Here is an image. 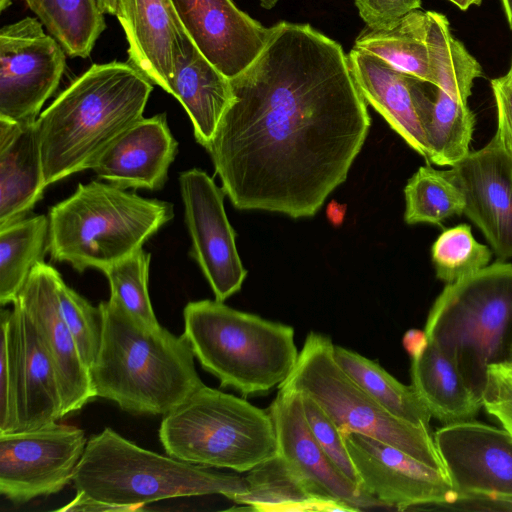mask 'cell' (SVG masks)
Listing matches in <instances>:
<instances>
[{
    "instance_id": "obj_20",
    "label": "cell",
    "mask_w": 512,
    "mask_h": 512,
    "mask_svg": "<svg viewBox=\"0 0 512 512\" xmlns=\"http://www.w3.org/2000/svg\"><path fill=\"white\" fill-rule=\"evenodd\" d=\"M177 150L165 113L143 117L120 134L91 169L100 179L123 189L159 190L168 179Z\"/></svg>"
},
{
    "instance_id": "obj_22",
    "label": "cell",
    "mask_w": 512,
    "mask_h": 512,
    "mask_svg": "<svg viewBox=\"0 0 512 512\" xmlns=\"http://www.w3.org/2000/svg\"><path fill=\"white\" fill-rule=\"evenodd\" d=\"M36 121L0 119V228L27 217L47 187Z\"/></svg>"
},
{
    "instance_id": "obj_40",
    "label": "cell",
    "mask_w": 512,
    "mask_h": 512,
    "mask_svg": "<svg viewBox=\"0 0 512 512\" xmlns=\"http://www.w3.org/2000/svg\"><path fill=\"white\" fill-rule=\"evenodd\" d=\"M491 89L497 111V132L512 156V87L501 78L491 80Z\"/></svg>"
},
{
    "instance_id": "obj_42",
    "label": "cell",
    "mask_w": 512,
    "mask_h": 512,
    "mask_svg": "<svg viewBox=\"0 0 512 512\" xmlns=\"http://www.w3.org/2000/svg\"><path fill=\"white\" fill-rule=\"evenodd\" d=\"M429 340L425 330H408L403 337V346L411 357L420 353L428 344Z\"/></svg>"
},
{
    "instance_id": "obj_25",
    "label": "cell",
    "mask_w": 512,
    "mask_h": 512,
    "mask_svg": "<svg viewBox=\"0 0 512 512\" xmlns=\"http://www.w3.org/2000/svg\"><path fill=\"white\" fill-rule=\"evenodd\" d=\"M429 86L428 82L411 79L416 111L428 146L426 163L451 167L470 152L475 117L467 102L454 99L436 86L431 98Z\"/></svg>"
},
{
    "instance_id": "obj_28",
    "label": "cell",
    "mask_w": 512,
    "mask_h": 512,
    "mask_svg": "<svg viewBox=\"0 0 512 512\" xmlns=\"http://www.w3.org/2000/svg\"><path fill=\"white\" fill-rule=\"evenodd\" d=\"M353 48L372 54L396 70L432 84L427 46V11L413 10L387 30L366 27Z\"/></svg>"
},
{
    "instance_id": "obj_13",
    "label": "cell",
    "mask_w": 512,
    "mask_h": 512,
    "mask_svg": "<svg viewBox=\"0 0 512 512\" xmlns=\"http://www.w3.org/2000/svg\"><path fill=\"white\" fill-rule=\"evenodd\" d=\"M341 434L361 489L382 506L432 508L458 497L443 471L375 438L355 432Z\"/></svg>"
},
{
    "instance_id": "obj_45",
    "label": "cell",
    "mask_w": 512,
    "mask_h": 512,
    "mask_svg": "<svg viewBox=\"0 0 512 512\" xmlns=\"http://www.w3.org/2000/svg\"><path fill=\"white\" fill-rule=\"evenodd\" d=\"M461 10H467L471 5H480L482 0H449Z\"/></svg>"
},
{
    "instance_id": "obj_44",
    "label": "cell",
    "mask_w": 512,
    "mask_h": 512,
    "mask_svg": "<svg viewBox=\"0 0 512 512\" xmlns=\"http://www.w3.org/2000/svg\"><path fill=\"white\" fill-rule=\"evenodd\" d=\"M97 5L104 15L116 14V0H97Z\"/></svg>"
},
{
    "instance_id": "obj_6",
    "label": "cell",
    "mask_w": 512,
    "mask_h": 512,
    "mask_svg": "<svg viewBox=\"0 0 512 512\" xmlns=\"http://www.w3.org/2000/svg\"><path fill=\"white\" fill-rule=\"evenodd\" d=\"M425 332L482 401L488 367L512 363V263L499 260L447 284Z\"/></svg>"
},
{
    "instance_id": "obj_32",
    "label": "cell",
    "mask_w": 512,
    "mask_h": 512,
    "mask_svg": "<svg viewBox=\"0 0 512 512\" xmlns=\"http://www.w3.org/2000/svg\"><path fill=\"white\" fill-rule=\"evenodd\" d=\"M427 46L432 84L454 99L467 102L474 80L482 76V67L451 34L444 14L427 11Z\"/></svg>"
},
{
    "instance_id": "obj_23",
    "label": "cell",
    "mask_w": 512,
    "mask_h": 512,
    "mask_svg": "<svg viewBox=\"0 0 512 512\" xmlns=\"http://www.w3.org/2000/svg\"><path fill=\"white\" fill-rule=\"evenodd\" d=\"M129 63L168 93L173 71L176 12L170 0H116Z\"/></svg>"
},
{
    "instance_id": "obj_46",
    "label": "cell",
    "mask_w": 512,
    "mask_h": 512,
    "mask_svg": "<svg viewBox=\"0 0 512 512\" xmlns=\"http://www.w3.org/2000/svg\"><path fill=\"white\" fill-rule=\"evenodd\" d=\"M502 5L509 23V27L512 30V0H501Z\"/></svg>"
},
{
    "instance_id": "obj_14",
    "label": "cell",
    "mask_w": 512,
    "mask_h": 512,
    "mask_svg": "<svg viewBox=\"0 0 512 512\" xmlns=\"http://www.w3.org/2000/svg\"><path fill=\"white\" fill-rule=\"evenodd\" d=\"M191 256L207 279L215 299L224 302L238 292L247 276L238 255L235 231L224 209V191L203 170L179 176Z\"/></svg>"
},
{
    "instance_id": "obj_3",
    "label": "cell",
    "mask_w": 512,
    "mask_h": 512,
    "mask_svg": "<svg viewBox=\"0 0 512 512\" xmlns=\"http://www.w3.org/2000/svg\"><path fill=\"white\" fill-rule=\"evenodd\" d=\"M98 306L102 339L90 369L96 397L132 414L164 416L204 385L184 334L149 328L110 297Z\"/></svg>"
},
{
    "instance_id": "obj_4",
    "label": "cell",
    "mask_w": 512,
    "mask_h": 512,
    "mask_svg": "<svg viewBox=\"0 0 512 512\" xmlns=\"http://www.w3.org/2000/svg\"><path fill=\"white\" fill-rule=\"evenodd\" d=\"M72 483L76 492L124 511L178 497L219 494L234 501L247 490L245 477L157 454L109 427L88 439Z\"/></svg>"
},
{
    "instance_id": "obj_21",
    "label": "cell",
    "mask_w": 512,
    "mask_h": 512,
    "mask_svg": "<svg viewBox=\"0 0 512 512\" xmlns=\"http://www.w3.org/2000/svg\"><path fill=\"white\" fill-rule=\"evenodd\" d=\"M168 93L181 103L193 125L196 141L206 148L232 101L231 83L200 52L177 15Z\"/></svg>"
},
{
    "instance_id": "obj_33",
    "label": "cell",
    "mask_w": 512,
    "mask_h": 512,
    "mask_svg": "<svg viewBox=\"0 0 512 512\" xmlns=\"http://www.w3.org/2000/svg\"><path fill=\"white\" fill-rule=\"evenodd\" d=\"M404 194V220L410 225H440L447 218L461 215L464 211L465 203L460 189L445 171L436 170L429 163L419 167L408 180Z\"/></svg>"
},
{
    "instance_id": "obj_37",
    "label": "cell",
    "mask_w": 512,
    "mask_h": 512,
    "mask_svg": "<svg viewBox=\"0 0 512 512\" xmlns=\"http://www.w3.org/2000/svg\"><path fill=\"white\" fill-rule=\"evenodd\" d=\"M300 395L305 418L314 438L334 465L360 487L359 475L338 426L313 398L304 393Z\"/></svg>"
},
{
    "instance_id": "obj_9",
    "label": "cell",
    "mask_w": 512,
    "mask_h": 512,
    "mask_svg": "<svg viewBox=\"0 0 512 512\" xmlns=\"http://www.w3.org/2000/svg\"><path fill=\"white\" fill-rule=\"evenodd\" d=\"M334 346L327 335L310 332L295 367L279 387L309 395L341 433L355 432L375 438L446 474L430 429L386 411L338 365Z\"/></svg>"
},
{
    "instance_id": "obj_41",
    "label": "cell",
    "mask_w": 512,
    "mask_h": 512,
    "mask_svg": "<svg viewBox=\"0 0 512 512\" xmlns=\"http://www.w3.org/2000/svg\"><path fill=\"white\" fill-rule=\"evenodd\" d=\"M437 509L512 511V499L487 494H461L451 503Z\"/></svg>"
},
{
    "instance_id": "obj_27",
    "label": "cell",
    "mask_w": 512,
    "mask_h": 512,
    "mask_svg": "<svg viewBox=\"0 0 512 512\" xmlns=\"http://www.w3.org/2000/svg\"><path fill=\"white\" fill-rule=\"evenodd\" d=\"M411 358V385L431 416L445 424L473 420L482 401L456 365L430 342Z\"/></svg>"
},
{
    "instance_id": "obj_17",
    "label": "cell",
    "mask_w": 512,
    "mask_h": 512,
    "mask_svg": "<svg viewBox=\"0 0 512 512\" xmlns=\"http://www.w3.org/2000/svg\"><path fill=\"white\" fill-rule=\"evenodd\" d=\"M60 273L44 261L32 269L14 302L36 326L55 366L64 417L81 410L96 397L90 370L84 364L63 317L57 292Z\"/></svg>"
},
{
    "instance_id": "obj_47",
    "label": "cell",
    "mask_w": 512,
    "mask_h": 512,
    "mask_svg": "<svg viewBox=\"0 0 512 512\" xmlns=\"http://www.w3.org/2000/svg\"><path fill=\"white\" fill-rule=\"evenodd\" d=\"M500 78L506 85L512 87V63H511L510 69L508 70L507 74Z\"/></svg>"
},
{
    "instance_id": "obj_24",
    "label": "cell",
    "mask_w": 512,
    "mask_h": 512,
    "mask_svg": "<svg viewBox=\"0 0 512 512\" xmlns=\"http://www.w3.org/2000/svg\"><path fill=\"white\" fill-rule=\"evenodd\" d=\"M348 61L365 102L427 162L428 146L412 95V76L356 48L350 51Z\"/></svg>"
},
{
    "instance_id": "obj_10",
    "label": "cell",
    "mask_w": 512,
    "mask_h": 512,
    "mask_svg": "<svg viewBox=\"0 0 512 512\" xmlns=\"http://www.w3.org/2000/svg\"><path fill=\"white\" fill-rule=\"evenodd\" d=\"M12 305L0 316V433L35 430L64 417L51 356L24 308Z\"/></svg>"
},
{
    "instance_id": "obj_16",
    "label": "cell",
    "mask_w": 512,
    "mask_h": 512,
    "mask_svg": "<svg viewBox=\"0 0 512 512\" xmlns=\"http://www.w3.org/2000/svg\"><path fill=\"white\" fill-rule=\"evenodd\" d=\"M434 442L453 489L512 499V435L473 420L446 424Z\"/></svg>"
},
{
    "instance_id": "obj_15",
    "label": "cell",
    "mask_w": 512,
    "mask_h": 512,
    "mask_svg": "<svg viewBox=\"0 0 512 512\" xmlns=\"http://www.w3.org/2000/svg\"><path fill=\"white\" fill-rule=\"evenodd\" d=\"M445 173L463 195V214L482 232L498 260L512 258V156L499 133Z\"/></svg>"
},
{
    "instance_id": "obj_7",
    "label": "cell",
    "mask_w": 512,
    "mask_h": 512,
    "mask_svg": "<svg viewBox=\"0 0 512 512\" xmlns=\"http://www.w3.org/2000/svg\"><path fill=\"white\" fill-rule=\"evenodd\" d=\"M183 317V334L195 357L221 387L245 396L265 393L279 387L297 363L292 326L216 299L188 302Z\"/></svg>"
},
{
    "instance_id": "obj_11",
    "label": "cell",
    "mask_w": 512,
    "mask_h": 512,
    "mask_svg": "<svg viewBox=\"0 0 512 512\" xmlns=\"http://www.w3.org/2000/svg\"><path fill=\"white\" fill-rule=\"evenodd\" d=\"M38 18L26 17L0 30V119L37 120L66 67L61 44Z\"/></svg>"
},
{
    "instance_id": "obj_8",
    "label": "cell",
    "mask_w": 512,
    "mask_h": 512,
    "mask_svg": "<svg viewBox=\"0 0 512 512\" xmlns=\"http://www.w3.org/2000/svg\"><path fill=\"white\" fill-rule=\"evenodd\" d=\"M159 439L175 459L240 473L278 454L268 410L206 385L164 415Z\"/></svg>"
},
{
    "instance_id": "obj_12",
    "label": "cell",
    "mask_w": 512,
    "mask_h": 512,
    "mask_svg": "<svg viewBox=\"0 0 512 512\" xmlns=\"http://www.w3.org/2000/svg\"><path fill=\"white\" fill-rule=\"evenodd\" d=\"M87 441L82 429L56 422L0 433L1 495L19 504L61 491L72 481Z\"/></svg>"
},
{
    "instance_id": "obj_35",
    "label": "cell",
    "mask_w": 512,
    "mask_h": 512,
    "mask_svg": "<svg viewBox=\"0 0 512 512\" xmlns=\"http://www.w3.org/2000/svg\"><path fill=\"white\" fill-rule=\"evenodd\" d=\"M150 253L143 248L112 264L102 272L110 286V298L149 328H158L148 294Z\"/></svg>"
},
{
    "instance_id": "obj_2",
    "label": "cell",
    "mask_w": 512,
    "mask_h": 512,
    "mask_svg": "<svg viewBox=\"0 0 512 512\" xmlns=\"http://www.w3.org/2000/svg\"><path fill=\"white\" fill-rule=\"evenodd\" d=\"M153 83L132 64H93L37 118L46 185L92 168L126 129L143 118Z\"/></svg>"
},
{
    "instance_id": "obj_30",
    "label": "cell",
    "mask_w": 512,
    "mask_h": 512,
    "mask_svg": "<svg viewBox=\"0 0 512 512\" xmlns=\"http://www.w3.org/2000/svg\"><path fill=\"white\" fill-rule=\"evenodd\" d=\"M49 219L25 217L0 228V304H12L33 267L48 252Z\"/></svg>"
},
{
    "instance_id": "obj_39",
    "label": "cell",
    "mask_w": 512,
    "mask_h": 512,
    "mask_svg": "<svg viewBox=\"0 0 512 512\" xmlns=\"http://www.w3.org/2000/svg\"><path fill=\"white\" fill-rule=\"evenodd\" d=\"M366 26L373 30H387L409 12L421 7V0H355Z\"/></svg>"
},
{
    "instance_id": "obj_43",
    "label": "cell",
    "mask_w": 512,
    "mask_h": 512,
    "mask_svg": "<svg viewBox=\"0 0 512 512\" xmlns=\"http://www.w3.org/2000/svg\"><path fill=\"white\" fill-rule=\"evenodd\" d=\"M346 208L345 204H340L334 200L331 201L326 209V215L330 223L334 226L341 225L346 214Z\"/></svg>"
},
{
    "instance_id": "obj_38",
    "label": "cell",
    "mask_w": 512,
    "mask_h": 512,
    "mask_svg": "<svg viewBox=\"0 0 512 512\" xmlns=\"http://www.w3.org/2000/svg\"><path fill=\"white\" fill-rule=\"evenodd\" d=\"M482 406L512 435V363L488 367Z\"/></svg>"
},
{
    "instance_id": "obj_1",
    "label": "cell",
    "mask_w": 512,
    "mask_h": 512,
    "mask_svg": "<svg viewBox=\"0 0 512 512\" xmlns=\"http://www.w3.org/2000/svg\"><path fill=\"white\" fill-rule=\"evenodd\" d=\"M230 83L232 101L205 148L225 195L239 210L315 215L371 124L343 48L309 24L281 21Z\"/></svg>"
},
{
    "instance_id": "obj_34",
    "label": "cell",
    "mask_w": 512,
    "mask_h": 512,
    "mask_svg": "<svg viewBox=\"0 0 512 512\" xmlns=\"http://www.w3.org/2000/svg\"><path fill=\"white\" fill-rule=\"evenodd\" d=\"M491 258L492 249L479 243L466 223L445 229L431 247L436 277L447 284L477 273Z\"/></svg>"
},
{
    "instance_id": "obj_36",
    "label": "cell",
    "mask_w": 512,
    "mask_h": 512,
    "mask_svg": "<svg viewBox=\"0 0 512 512\" xmlns=\"http://www.w3.org/2000/svg\"><path fill=\"white\" fill-rule=\"evenodd\" d=\"M57 292L63 317L84 364L90 370L101 345V310L70 288L62 277L58 280Z\"/></svg>"
},
{
    "instance_id": "obj_26",
    "label": "cell",
    "mask_w": 512,
    "mask_h": 512,
    "mask_svg": "<svg viewBox=\"0 0 512 512\" xmlns=\"http://www.w3.org/2000/svg\"><path fill=\"white\" fill-rule=\"evenodd\" d=\"M247 490L234 502L253 511H357L316 490L277 454L247 472Z\"/></svg>"
},
{
    "instance_id": "obj_31",
    "label": "cell",
    "mask_w": 512,
    "mask_h": 512,
    "mask_svg": "<svg viewBox=\"0 0 512 512\" xmlns=\"http://www.w3.org/2000/svg\"><path fill=\"white\" fill-rule=\"evenodd\" d=\"M24 1L69 57H89L106 29L97 0Z\"/></svg>"
},
{
    "instance_id": "obj_19",
    "label": "cell",
    "mask_w": 512,
    "mask_h": 512,
    "mask_svg": "<svg viewBox=\"0 0 512 512\" xmlns=\"http://www.w3.org/2000/svg\"><path fill=\"white\" fill-rule=\"evenodd\" d=\"M268 412L274 425L278 455L303 480L357 511L382 506L350 481L318 444L306 421L299 392L279 387Z\"/></svg>"
},
{
    "instance_id": "obj_49",
    "label": "cell",
    "mask_w": 512,
    "mask_h": 512,
    "mask_svg": "<svg viewBox=\"0 0 512 512\" xmlns=\"http://www.w3.org/2000/svg\"><path fill=\"white\" fill-rule=\"evenodd\" d=\"M13 0H0V11H4L5 9H7L11 3H12Z\"/></svg>"
},
{
    "instance_id": "obj_5",
    "label": "cell",
    "mask_w": 512,
    "mask_h": 512,
    "mask_svg": "<svg viewBox=\"0 0 512 512\" xmlns=\"http://www.w3.org/2000/svg\"><path fill=\"white\" fill-rule=\"evenodd\" d=\"M174 216L169 202L148 199L111 183L78 184L48 213V252L78 272L105 270L141 249Z\"/></svg>"
},
{
    "instance_id": "obj_48",
    "label": "cell",
    "mask_w": 512,
    "mask_h": 512,
    "mask_svg": "<svg viewBox=\"0 0 512 512\" xmlns=\"http://www.w3.org/2000/svg\"><path fill=\"white\" fill-rule=\"evenodd\" d=\"M260 5L265 9L273 8L279 0H259Z\"/></svg>"
},
{
    "instance_id": "obj_18",
    "label": "cell",
    "mask_w": 512,
    "mask_h": 512,
    "mask_svg": "<svg viewBox=\"0 0 512 512\" xmlns=\"http://www.w3.org/2000/svg\"><path fill=\"white\" fill-rule=\"evenodd\" d=\"M200 52L229 79L245 70L263 50L270 28L232 0H170Z\"/></svg>"
},
{
    "instance_id": "obj_29",
    "label": "cell",
    "mask_w": 512,
    "mask_h": 512,
    "mask_svg": "<svg viewBox=\"0 0 512 512\" xmlns=\"http://www.w3.org/2000/svg\"><path fill=\"white\" fill-rule=\"evenodd\" d=\"M334 357L343 371L386 411L430 429L432 416L412 385H404L378 363L350 349L335 345Z\"/></svg>"
}]
</instances>
